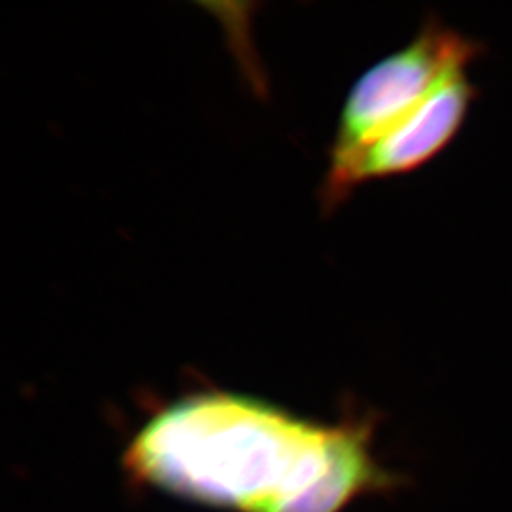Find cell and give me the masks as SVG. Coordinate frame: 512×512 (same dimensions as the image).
<instances>
[{
    "label": "cell",
    "instance_id": "cell-2",
    "mask_svg": "<svg viewBox=\"0 0 512 512\" xmlns=\"http://www.w3.org/2000/svg\"><path fill=\"white\" fill-rule=\"evenodd\" d=\"M479 45L430 20L410 44L368 68L348 92L330 163L345 160L410 112L431 88L478 55Z\"/></svg>",
    "mask_w": 512,
    "mask_h": 512
},
{
    "label": "cell",
    "instance_id": "cell-3",
    "mask_svg": "<svg viewBox=\"0 0 512 512\" xmlns=\"http://www.w3.org/2000/svg\"><path fill=\"white\" fill-rule=\"evenodd\" d=\"M474 95L468 65L446 73L400 120L345 160L330 163L327 199L335 203L358 184L411 173L426 165L458 135Z\"/></svg>",
    "mask_w": 512,
    "mask_h": 512
},
{
    "label": "cell",
    "instance_id": "cell-1",
    "mask_svg": "<svg viewBox=\"0 0 512 512\" xmlns=\"http://www.w3.org/2000/svg\"><path fill=\"white\" fill-rule=\"evenodd\" d=\"M372 421L324 426L234 393L176 401L126 451L135 478L236 512H340L353 499L397 489L378 463Z\"/></svg>",
    "mask_w": 512,
    "mask_h": 512
}]
</instances>
